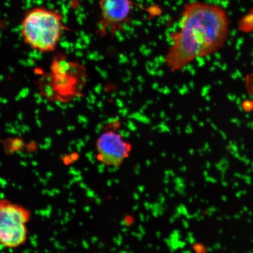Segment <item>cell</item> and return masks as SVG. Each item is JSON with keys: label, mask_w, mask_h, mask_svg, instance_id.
<instances>
[{"label": "cell", "mask_w": 253, "mask_h": 253, "mask_svg": "<svg viewBox=\"0 0 253 253\" xmlns=\"http://www.w3.org/2000/svg\"><path fill=\"white\" fill-rule=\"evenodd\" d=\"M229 18L219 5L201 2L186 4L178 30L169 34L170 45L165 56L169 71L182 70L196 59L213 55L228 39Z\"/></svg>", "instance_id": "6da1fadb"}, {"label": "cell", "mask_w": 253, "mask_h": 253, "mask_svg": "<svg viewBox=\"0 0 253 253\" xmlns=\"http://www.w3.org/2000/svg\"><path fill=\"white\" fill-rule=\"evenodd\" d=\"M240 25L244 28L253 27V9L242 19Z\"/></svg>", "instance_id": "52a82bcc"}, {"label": "cell", "mask_w": 253, "mask_h": 253, "mask_svg": "<svg viewBox=\"0 0 253 253\" xmlns=\"http://www.w3.org/2000/svg\"><path fill=\"white\" fill-rule=\"evenodd\" d=\"M224 1H227V0H224Z\"/></svg>", "instance_id": "ba28073f"}, {"label": "cell", "mask_w": 253, "mask_h": 253, "mask_svg": "<svg viewBox=\"0 0 253 253\" xmlns=\"http://www.w3.org/2000/svg\"><path fill=\"white\" fill-rule=\"evenodd\" d=\"M63 15L45 7H36L25 14L21 25L25 42L39 52L55 50L63 30Z\"/></svg>", "instance_id": "7a4b0ae2"}, {"label": "cell", "mask_w": 253, "mask_h": 253, "mask_svg": "<svg viewBox=\"0 0 253 253\" xmlns=\"http://www.w3.org/2000/svg\"><path fill=\"white\" fill-rule=\"evenodd\" d=\"M30 217V211L23 206L0 200V244L11 249L24 245Z\"/></svg>", "instance_id": "277c9868"}, {"label": "cell", "mask_w": 253, "mask_h": 253, "mask_svg": "<svg viewBox=\"0 0 253 253\" xmlns=\"http://www.w3.org/2000/svg\"><path fill=\"white\" fill-rule=\"evenodd\" d=\"M99 158L107 165L118 166L127 156L129 147L122 135L115 131L104 132L97 141Z\"/></svg>", "instance_id": "8992f818"}, {"label": "cell", "mask_w": 253, "mask_h": 253, "mask_svg": "<svg viewBox=\"0 0 253 253\" xmlns=\"http://www.w3.org/2000/svg\"><path fill=\"white\" fill-rule=\"evenodd\" d=\"M134 4L132 0H100V15L96 34L100 37H113L122 32L131 20Z\"/></svg>", "instance_id": "5b68a950"}, {"label": "cell", "mask_w": 253, "mask_h": 253, "mask_svg": "<svg viewBox=\"0 0 253 253\" xmlns=\"http://www.w3.org/2000/svg\"><path fill=\"white\" fill-rule=\"evenodd\" d=\"M46 75L56 102L68 103L83 96L87 81L86 68L77 61H69L64 53L55 56Z\"/></svg>", "instance_id": "3957f363"}]
</instances>
